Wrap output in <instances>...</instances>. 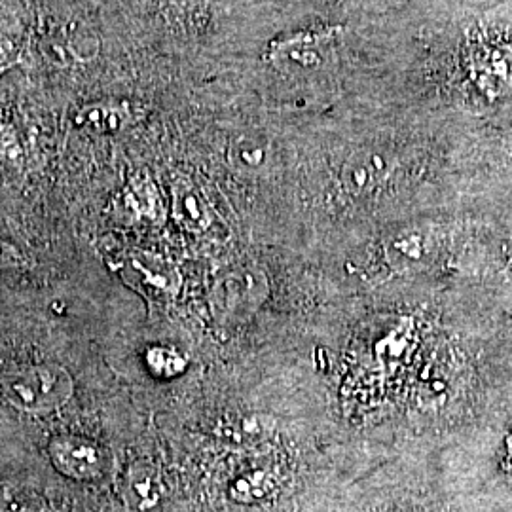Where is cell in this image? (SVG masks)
<instances>
[{
	"label": "cell",
	"mask_w": 512,
	"mask_h": 512,
	"mask_svg": "<svg viewBox=\"0 0 512 512\" xmlns=\"http://www.w3.org/2000/svg\"><path fill=\"white\" fill-rule=\"evenodd\" d=\"M14 258H16V253L8 245L0 243V266H12Z\"/></svg>",
	"instance_id": "cell-15"
},
{
	"label": "cell",
	"mask_w": 512,
	"mask_h": 512,
	"mask_svg": "<svg viewBox=\"0 0 512 512\" xmlns=\"http://www.w3.org/2000/svg\"><path fill=\"white\" fill-rule=\"evenodd\" d=\"M266 279L258 272L226 274L215 287L213 308L222 319H241L266 296Z\"/></svg>",
	"instance_id": "cell-3"
},
{
	"label": "cell",
	"mask_w": 512,
	"mask_h": 512,
	"mask_svg": "<svg viewBox=\"0 0 512 512\" xmlns=\"http://www.w3.org/2000/svg\"><path fill=\"white\" fill-rule=\"evenodd\" d=\"M147 363L150 370L162 378H171V376L181 374L186 365L183 357L175 349L162 348V346L148 349Z\"/></svg>",
	"instance_id": "cell-12"
},
{
	"label": "cell",
	"mask_w": 512,
	"mask_h": 512,
	"mask_svg": "<svg viewBox=\"0 0 512 512\" xmlns=\"http://www.w3.org/2000/svg\"><path fill=\"white\" fill-rule=\"evenodd\" d=\"M48 454L55 469L73 480L95 482L109 473V452L95 440L80 435L54 437L48 444Z\"/></svg>",
	"instance_id": "cell-2"
},
{
	"label": "cell",
	"mask_w": 512,
	"mask_h": 512,
	"mask_svg": "<svg viewBox=\"0 0 512 512\" xmlns=\"http://www.w3.org/2000/svg\"><path fill=\"white\" fill-rule=\"evenodd\" d=\"M137 118L135 109L126 101H95L76 112L74 122L82 128L92 129L97 133H110L128 128Z\"/></svg>",
	"instance_id": "cell-5"
},
{
	"label": "cell",
	"mask_w": 512,
	"mask_h": 512,
	"mask_svg": "<svg viewBox=\"0 0 512 512\" xmlns=\"http://www.w3.org/2000/svg\"><path fill=\"white\" fill-rule=\"evenodd\" d=\"M234 160L241 167H260L264 162V150L260 145L249 143V141H241L239 145L234 147Z\"/></svg>",
	"instance_id": "cell-14"
},
{
	"label": "cell",
	"mask_w": 512,
	"mask_h": 512,
	"mask_svg": "<svg viewBox=\"0 0 512 512\" xmlns=\"http://www.w3.org/2000/svg\"><path fill=\"white\" fill-rule=\"evenodd\" d=\"M476 74L488 92L495 95L512 92V48L486 46L476 55Z\"/></svg>",
	"instance_id": "cell-7"
},
{
	"label": "cell",
	"mask_w": 512,
	"mask_h": 512,
	"mask_svg": "<svg viewBox=\"0 0 512 512\" xmlns=\"http://www.w3.org/2000/svg\"><path fill=\"white\" fill-rule=\"evenodd\" d=\"M334 37V31H306L277 42L272 46L275 63L291 71L317 69L323 65Z\"/></svg>",
	"instance_id": "cell-4"
},
{
	"label": "cell",
	"mask_w": 512,
	"mask_h": 512,
	"mask_svg": "<svg viewBox=\"0 0 512 512\" xmlns=\"http://www.w3.org/2000/svg\"><path fill=\"white\" fill-rule=\"evenodd\" d=\"M173 213L190 232H203L211 226L209 203L202 190L188 181H177L173 186Z\"/></svg>",
	"instance_id": "cell-8"
},
{
	"label": "cell",
	"mask_w": 512,
	"mask_h": 512,
	"mask_svg": "<svg viewBox=\"0 0 512 512\" xmlns=\"http://www.w3.org/2000/svg\"><path fill=\"white\" fill-rule=\"evenodd\" d=\"M274 492V480L264 471H251L239 476L230 486V497L238 503H258Z\"/></svg>",
	"instance_id": "cell-10"
},
{
	"label": "cell",
	"mask_w": 512,
	"mask_h": 512,
	"mask_svg": "<svg viewBox=\"0 0 512 512\" xmlns=\"http://www.w3.org/2000/svg\"><path fill=\"white\" fill-rule=\"evenodd\" d=\"M505 456H507V471L512 475V429L507 437V448H505Z\"/></svg>",
	"instance_id": "cell-16"
},
{
	"label": "cell",
	"mask_w": 512,
	"mask_h": 512,
	"mask_svg": "<svg viewBox=\"0 0 512 512\" xmlns=\"http://www.w3.org/2000/svg\"><path fill=\"white\" fill-rule=\"evenodd\" d=\"M133 266L137 268L139 275L147 281L148 285L156 291H164V293H173L181 279L179 274L169 266L164 264L160 258H141V260H135Z\"/></svg>",
	"instance_id": "cell-11"
},
{
	"label": "cell",
	"mask_w": 512,
	"mask_h": 512,
	"mask_svg": "<svg viewBox=\"0 0 512 512\" xmlns=\"http://www.w3.org/2000/svg\"><path fill=\"white\" fill-rule=\"evenodd\" d=\"M268 427L262 423V418H243L230 425L228 435L236 440H258L264 437Z\"/></svg>",
	"instance_id": "cell-13"
},
{
	"label": "cell",
	"mask_w": 512,
	"mask_h": 512,
	"mask_svg": "<svg viewBox=\"0 0 512 512\" xmlns=\"http://www.w3.org/2000/svg\"><path fill=\"white\" fill-rule=\"evenodd\" d=\"M73 391L71 374L59 365L19 366L0 376L2 397L23 412H54L73 397Z\"/></svg>",
	"instance_id": "cell-1"
},
{
	"label": "cell",
	"mask_w": 512,
	"mask_h": 512,
	"mask_svg": "<svg viewBox=\"0 0 512 512\" xmlns=\"http://www.w3.org/2000/svg\"><path fill=\"white\" fill-rule=\"evenodd\" d=\"M124 497L135 511H152L164 497L160 476L147 463H133L124 480Z\"/></svg>",
	"instance_id": "cell-6"
},
{
	"label": "cell",
	"mask_w": 512,
	"mask_h": 512,
	"mask_svg": "<svg viewBox=\"0 0 512 512\" xmlns=\"http://www.w3.org/2000/svg\"><path fill=\"white\" fill-rule=\"evenodd\" d=\"M384 160L370 152H359L351 156L342 167V186L353 196H365L384 181Z\"/></svg>",
	"instance_id": "cell-9"
}]
</instances>
